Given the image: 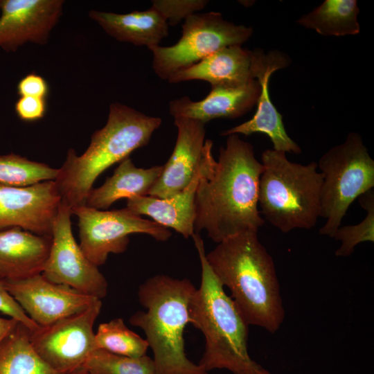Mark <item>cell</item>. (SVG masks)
I'll return each instance as SVG.
<instances>
[{
	"instance_id": "cell-24",
	"label": "cell",
	"mask_w": 374,
	"mask_h": 374,
	"mask_svg": "<svg viewBox=\"0 0 374 374\" xmlns=\"http://www.w3.org/2000/svg\"><path fill=\"white\" fill-rule=\"evenodd\" d=\"M30 331L19 323L0 343V374H60L35 351Z\"/></svg>"
},
{
	"instance_id": "cell-17",
	"label": "cell",
	"mask_w": 374,
	"mask_h": 374,
	"mask_svg": "<svg viewBox=\"0 0 374 374\" xmlns=\"http://www.w3.org/2000/svg\"><path fill=\"white\" fill-rule=\"evenodd\" d=\"M253 51L240 45L222 48L197 63L172 74L170 83L203 80L211 87L238 88L255 80Z\"/></svg>"
},
{
	"instance_id": "cell-21",
	"label": "cell",
	"mask_w": 374,
	"mask_h": 374,
	"mask_svg": "<svg viewBox=\"0 0 374 374\" xmlns=\"http://www.w3.org/2000/svg\"><path fill=\"white\" fill-rule=\"evenodd\" d=\"M199 168L190 184L182 191L165 199L150 195L127 199V208L138 215H146L167 229L171 228L184 238L195 233V197Z\"/></svg>"
},
{
	"instance_id": "cell-30",
	"label": "cell",
	"mask_w": 374,
	"mask_h": 374,
	"mask_svg": "<svg viewBox=\"0 0 374 374\" xmlns=\"http://www.w3.org/2000/svg\"><path fill=\"white\" fill-rule=\"evenodd\" d=\"M47 109L46 99L21 96L15 105L18 118L25 122H34L44 118Z\"/></svg>"
},
{
	"instance_id": "cell-1",
	"label": "cell",
	"mask_w": 374,
	"mask_h": 374,
	"mask_svg": "<svg viewBox=\"0 0 374 374\" xmlns=\"http://www.w3.org/2000/svg\"><path fill=\"white\" fill-rule=\"evenodd\" d=\"M213 143L205 140L195 197V233L205 230L220 243L242 231H258L265 224L258 209V186L263 171L253 147L238 134L227 136L216 161Z\"/></svg>"
},
{
	"instance_id": "cell-18",
	"label": "cell",
	"mask_w": 374,
	"mask_h": 374,
	"mask_svg": "<svg viewBox=\"0 0 374 374\" xmlns=\"http://www.w3.org/2000/svg\"><path fill=\"white\" fill-rule=\"evenodd\" d=\"M261 91L255 79L238 88L211 87L202 100H192L184 96L169 103V112L174 118L183 116L200 121L205 124L213 119H233L250 111L257 103Z\"/></svg>"
},
{
	"instance_id": "cell-6",
	"label": "cell",
	"mask_w": 374,
	"mask_h": 374,
	"mask_svg": "<svg viewBox=\"0 0 374 374\" xmlns=\"http://www.w3.org/2000/svg\"><path fill=\"white\" fill-rule=\"evenodd\" d=\"M263 171L258 186L260 214L283 233L310 229L320 217L323 177L317 163L303 165L274 149L262 152Z\"/></svg>"
},
{
	"instance_id": "cell-3",
	"label": "cell",
	"mask_w": 374,
	"mask_h": 374,
	"mask_svg": "<svg viewBox=\"0 0 374 374\" xmlns=\"http://www.w3.org/2000/svg\"><path fill=\"white\" fill-rule=\"evenodd\" d=\"M192 238L202 274L200 286L189 303V319L205 338L204 351L198 364L207 373L226 369L233 374H260L263 367L248 352L249 325L213 272L201 236L195 233Z\"/></svg>"
},
{
	"instance_id": "cell-28",
	"label": "cell",
	"mask_w": 374,
	"mask_h": 374,
	"mask_svg": "<svg viewBox=\"0 0 374 374\" xmlns=\"http://www.w3.org/2000/svg\"><path fill=\"white\" fill-rule=\"evenodd\" d=\"M359 205L366 212V215L355 225L340 226L333 238L341 241L340 247L335 251L339 257L350 256L355 247L364 242H374V190H370L359 197Z\"/></svg>"
},
{
	"instance_id": "cell-11",
	"label": "cell",
	"mask_w": 374,
	"mask_h": 374,
	"mask_svg": "<svg viewBox=\"0 0 374 374\" xmlns=\"http://www.w3.org/2000/svg\"><path fill=\"white\" fill-rule=\"evenodd\" d=\"M71 215V208L62 201L53 222L52 244L42 274L53 283L101 300L107 294V281L75 240Z\"/></svg>"
},
{
	"instance_id": "cell-10",
	"label": "cell",
	"mask_w": 374,
	"mask_h": 374,
	"mask_svg": "<svg viewBox=\"0 0 374 374\" xmlns=\"http://www.w3.org/2000/svg\"><path fill=\"white\" fill-rule=\"evenodd\" d=\"M102 308L98 299L86 310L30 331L37 354L60 374H71L82 366L96 349L94 323Z\"/></svg>"
},
{
	"instance_id": "cell-15",
	"label": "cell",
	"mask_w": 374,
	"mask_h": 374,
	"mask_svg": "<svg viewBox=\"0 0 374 374\" xmlns=\"http://www.w3.org/2000/svg\"><path fill=\"white\" fill-rule=\"evenodd\" d=\"M64 3L63 0H0V47L15 52L28 42L46 44Z\"/></svg>"
},
{
	"instance_id": "cell-5",
	"label": "cell",
	"mask_w": 374,
	"mask_h": 374,
	"mask_svg": "<svg viewBox=\"0 0 374 374\" xmlns=\"http://www.w3.org/2000/svg\"><path fill=\"white\" fill-rule=\"evenodd\" d=\"M195 290L187 278L164 274L149 278L139 287V301L146 311H137L129 322L144 331L157 374H208L184 350V332L190 323L188 306Z\"/></svg>"
},
{
	"instance_id": "cell-2",
	"label": "cell",
	"mask_w": 374,
	"mask_h": 374,
	"mask_svg": "<svg viewBox=\"0 0 374 374\" xmlns=\"http://www.w3.org/2000/svg\"><path fill=\"white\" fill-rule=\"evenodd\" d=\"M206 260L247 323L276 332L285 319L274 262L258 238L249 229L217 243Z\"/></svg>"
},
{
	"instance_id": "cell-35",
	"label": "cell",
	"mask_w": 374,
	"mask_h": 374,
	"mask_svg": "<svg viewBox=\"0 0 374 374\" xmlns=\"http://www.w3.org/2000/svg\"><path fill=\"white\" fill-rule=\"evenodd\" d=\"M260 374H271V373L263 368Z\"/></svg>"
},
{
	"instance_id": "cell-31",
	"label": "cell",
	"mask_w": 374,
	"mask_h": 374,
	"mask_svg": "<svg viewBox=\"0 0 374 374\" xmlns=\"http://www.w3.org/2000/svg\"><path fill=\"white\" fill-rule=\"evenodd\" d=\"M0 312L8 315L10 318L17 320L18 322L27 327L30 331L35 330L39 326L27 315L18 303L8 293L1 280Z\"/></svg>"
},
{
	"instance_id": "cell-33",
	"label": "cell",
	"mask_w": 374,
	"mask_h": 374,
	"mask_svg": "<svg viewBox=\"0 0 374 374\" xmlns=\"http://www.w3.org/2000/svg\"><path fill=\"white\" fill-rule=\"evenodd\" d=\"M19 323L12 318L0 317V343L15 329Z\"/></svg>"
},
{
	"instance_id": "cell-20",
	"label": "cell",
	"mask_w": 374,
	"mask_h": 374,
	"mask_svg": "<svg viewBox=\"0 0 374 374\" xmlns=\"http://www.w3.org/2000/svg\"><path fill=\"white\" fill-rule=\"evenodd\" d=\"M88 15L107 35L118 42L145 46L149 49L159 46L168 35L166 19L152 7L126 14L91 10Z\"/></svg>"
},
{
	"instance_id": "cell-25",
	"label": "cell",
	"mask_w": 374,
	"mask_h": 374,
	"mask_svg": "<svg viewBox=\"0 0 374 374\" xmlns=\"http://www.w3.org/2000/svg\"><path fill=\"white\" fill-rule=\"evenodd\" d=\"M95 345L96 349L132 357L146 355L149 348L146 339L129 329L121 318L98 326L95 333Z\"/></svg>"
},
{
	"instance_id": "cell-23",
	"label": "cell",
	"mask_w": 374,
	"mask_h": 374,
	"mask_svg": "<svg viewBox=\"0 0 374 374\" xmlns=\"http://www.w3.org/2000/svg\"><path fill=\"white\" fill-rule=\"evenodd\" d=\"M359 12L356 0H325L298 23L323 36L354 35L360 31Z\"/></svg>"
},
{
	"instance_id": "cell-32",
	"label": "cell",
	"mask_w": 374,
	"mask_h": 374,
	"mask_svg": "<svg viewBox=\"0 0 374 374\" xmlns=\"http://www.w3.org/2000/svg\"><path fill=\"white\" fill-rule=\"evenodd\" d=\"M18 95L46 99L49 93L47 81L41 75L30 73L22 78L17 87Z\"/></svg>"
},
{
	"instance_id": "cell-26",
	"label": "cell",
	"mask_w": 374,
	"mask_h": 374,
	"mask_svg": "<svg viewBox=\"0 0 374 374\" xmlns=\"http://www.w3.org/2000/svg\"><path fill=\"white\" fill-rule=\"evenodd\" d=\"M58 169L10 153L0 155V184L25 187L39 182L55 180Z\"/></svg>"
},
{
	"instance_id": "cell-29",
	"label": "cell",
	"mask_w": 374,
	"mask_h": 374,
	"mask_svg": "<svg viewBox=\"0 0 374 374\" xmlns=\"http://www.w3.org/2000/svg\"><path fill=\"white\" fill-rule=\"evenodd\" d=\"M208 2L206 0H154L151 7L161 14L168 25L175 26L181 19L203 10Z\"/></svg>"
},
{
	"instance_id": "cell-12",
	"label": "cell",
	"mask_w": 374,
	"mask_h": 374,
	"mask_svg": "<svg viewBox=\"0 0 374 374\" xmlns=\"http://www.w3.org/2000/svg\"><path fill=\"white\" fill-rule=\"evenodd\" d=\"M2 282L27 315L39 326L81 312L98 300L68 285L53 283L42 274Z\"/></svg>"
},
{
	"instance_id": "cell-13",
	"label": "cell",
	"mask_w": 374,
	"mask_h": 374,
	"mask_svg": "<svg viewBox=\"0 0 374 374\" xmlns=\"http://www.w3.org/2000/svg\"><path fill=\"white\" fill-rule=\"evenodd\" d=\"M62 197L54 180L25 187L0 184V231L19 227L52 236Z\"/></svg>"
},
{
	"instance_id": "cell-4",
	"label": "cell",
	"mask_w": 374,
	"mask_h": 374,
	"mask_svg": "<svg viewBox=\"0 0 374 374\" xmlns=\"http://www.w3.org/2000/svg\"><path fill=\"white\" fill-rule=\"evenodd\" d=\"M161 118L120 103L109 105L105 125L91 136L86 151L78 156L70 148L54 180L64 202L71 209L85 205L96 179L112 165L146 145L161 124Z\"/></svg>"
},
{
	"instance_id": "cell-34",
	"label": "cell",
	"mask_w": 374,
	"mask_h": 374,
	"mask_svg": "<svg viewBox=\"0 0 374 374\" xmlns=\"http://www.w3.org/2000/svg\"><path fill=\"white\" fill-rule=\"evenodd\" d=\"M71 374H91L89 373H88L87 371H85L84 369L83 368H81V369H79Z\"/></svg>"
},
{
	"instance_id": "cell-9",
	"label": "cell",
	"mask_w": 374,
	"mask_h": 374,
	"mask_svg": "<svg viewBox=\"0 0 374 374\" xmlns=\"http://www.w3.org/2000/svg\"><path fill=\"white\" fill-rule=\"evenodd\" d=\"M71 210L78 219L79 245L97 267L105 263L109 253L125 252L130 234L144 233L161 242L172 235L168 229L143 219L127 207L105 211L81 205Z\"/></svg>"
},
{
	"instance_id": "cell-27",
	"label": "cell",
	"mask_w": 374,
	"mask_h": 374,
	"mask_svg": "<svg viewBox=\"0 0 374 374\" xmlns=\"http://www.w3.org/2000/svg\"><path fill=\"white\" fill-rule=\"evenodd\" d=\"M82 368L91 374H157L153 359L145 355L132 357L94 350Z\"/></svg>"
},
{
	"instance_id": "cell-16",
	"label": "cell",
	"mask_w": 374,
	"mask_h": 374,
	"mask_svg": "<svg viewBox=\"0 0 374 374\" xmlns=\"http://www.w3.org/2000/svg\"><path fill=\"white\" fill-rule=\"evenodd\" d=\"M177 136L174 150L148 195L165 199L182 191L199 170L205 143V123L193 118L175 117Z\"/></svg>"
},
{
	"instance_id": "cell-8",
	"label": "cell",
	"mask_w": 374,
	"mask_h": 374,
	"mask_svg": "<svg viewBox=\"0 0 374 374\" xmlns=\"http://www.w3.org/2000/svg\"><path fill=\"white\" fill-rule=\"evenodd\" d=\"M252 34L251 27L229 22L220 12L195 13L185 19L181 38L175 44L149 48L152 53V69L159 78L167 80L175 72L222 48L242 46Z\"/></svg>"
},
{
	"instance_id": "cell-22",
	"label": "cell",
	"mask_w": 374,
	"mask_h": 374,
	"mask_svg": "<svg viewBox=\"0 0 374 374\" xmlns=\"http://www.w3.org/2000/svg\"><path fill=\"white\" fill-rule=\"evenodd\" d=\"M163 168V165L149 168H138L127 157L120 162L113 175L107 177L102 186L91 189L85 205L98 210H105L118 199L148 195Z\"/></svg>"
},
{
	"instance_id": "cell-14",
	"label": "cell",
	"mask_w": 374,
	"mask_h": 374,
	"mask_svg": "<svg viewBox=\"0 0 374 374\" xmlns=\"http://www.w3.org/2000/svg\"><path fill=\"white\" fill-rule=\"evenodd\" d=\"M253 51V77L260 84L261 91L257 101V110L249 121L220 132L222 136L230 134L249 136L263 133L269 136L274 150L284 152L301 154L300 147L287 134L282 115L272 103L269 93V81L271 74L287 67L289 57L283 53L271 51L265 53L260 49Z\"/></svg>"
},
{
	"instance_id": "cell-19",
	"label": "cell",
	"mask_w": 374,
	"mask_h": 374,
	"mask_svg": "<svg viewBox=\"0 0 374 374\" xmlns=\"http://www.w3.org/2000/svg\"><path fill=\"white\" fill-rule=\"evenodd\" d=\"M52 236L12 227L0 231V280H17L42 273Z\"/></svg>"
},
{
	"instance_id": "cell-7",
	"label": "cell",
	"mask_w": 374,
	"mask_h": 374,
	"mask_svg": "<svg viewBox=\"0 0 374 374\" xmlns=\"http://www.w3.org/2000/svg\"><path fill=\"white\" fill-rule=\"evenodd\" d=\"M323 177L320 217L326 220L321 235L333 238L352 203L374 188V161L356 132L331 148L317 163Z\"/></svg>"
}]
</instances>
